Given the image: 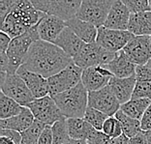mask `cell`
Returning <instances> with one entry per match:
<instances>
[{
  "label": "cell",
  "mask_w": 151,
  "mask_h": 144,
  "mask_svg": "<svg viewBox=\"0 0 151 144\" xmlns=\"http://www.w3.org/2000/svg\"><path fill=\"white\" fill-rule=\"evenodd\" d=\"M34 121H35V117L31 110L28 107H23L22 112L17 116L9 119L0 120V127L1 129L13 130L22 133L26 131L33 124Z\"/></svg>",
  "instance_id": "obj_21"
},
{
  "label": "cell",
  "mask_w": 151,
  "mask_h": 144,
  "mask_svg": "<svg viewBox=\"0 0 151 144\" xmlns=\"http://www.w3.org/2000/svg\"><path fill=\"white\" fill-rule=\"evenodd\" d=\"M130 16L131 13L124 3L120 0H115L106 19L104 27L112 30H128Z\"/></svg>",
  "instance_id": "obj_16"
},
{
  "label": "cell",
  "mask_w": 151,
  "mask_h": 144,
  "mask_svg": "<svg viewBox=\"0 0 151 144\" xmlns=\"http://www.w3.org/2000/svg\"><path fill=\"white\" fill-rule=\"evenodd\" d=\"M53 144H63L71 139L67 128V118H63L51 126Z\"/></svg>",
  "instance_id": "obj_30"
},
{
  "label": "cell",
  "mask_w": 151,
  "mask_h": 144,
  "mask_svg": "<svg viewBox=\"0 0 151 144\" xmlns=\"http://www.w3.org/2000/svg\"><path fill=\"white\" fill-rule=\"evenodd\" d=\"M114 116L120 122L123 129V135H125L127 138H131L138 135L139 132H142L139 120L130 117V116L126 115L125 113H123L121 110L116 112Z\"/></svg>",
  "instance_id": "obj_27"
},
{
  "label": "cell",
  "mask_w": 151,
  "mask_h": 144,
  "mask_svg": "<svg viewBox=\"0 0 151 144\" xmlns=\"http://www.w3.org/2000/svg\"><path fill=\"white\" fill-rule=\"evenodd\" d=\"M46 14L38 11L31 1L18 0L15 8L0 24V30L14 39L38 25Z\"/></svg>",
  "instance_id": "obj_2"
},
{
  "label": "cell",
  "mask_w": 151,
  "mask_h": 144,
  "mask_svg": "<svg viewBox=\"0 0 151 144\" xmlns=\"http://www.w3.org/2000/svg\"><path fill=\"white\" fill-rule=\"evenodd\" d=\"M150 40H151V35H150Z\"/></svg>",
  "instance_id": "obj_49"
},
{
  "label": "cell",
  "mask_w": 151,
  "mask_h": 144,
  "mask_svg": "<svg viewBox=\"0 0 151 144\" xmlns=\"http://www.w3.org/2000/svg\"><path fill=\"white\" fill-rule=\"evenodd\" d=\"M136 83L137 80L135 77L128 78H118L113 77L109 81V86L111 87L119 104L122 105L132 100Z\"/></svg>",
  "instance_id": "obj_19"
},
{
  "label": "cell",
  "mask_w": 151,
  "mask_h": 144,
  "mask_svg": "<svg viewBox=\"0 0 151 144\" xmlns=\"http://www.w3.org/2000/svg\"><path fill=\"white\" fill-rule=\"evenodd\" d=\"M88 107L105 113L109 117L114 116L120 110L121 105L119 104L111 87L108 86L101 90L89 92L88 93Z\"/></svg>",
  "instance_id": "obj_12"
},
{
  "label": "cell",
  "mask_w": 151,
  "mask_h": 144,
  "mask_svg": "<svg viewBox=\"0 0 151 144\" xmlns=\"http://www.w3.org/2000/svg\"><path fill=\"white\" fill-rule=\"evenodd\" d=\"M9 66V58L6 53H0V70L1 72L7 73V69Z\"/></svg>",
  "instance_id": "obj_42"
},
{
  "label": "cell",
  "mask_w": 151,
  "mask_h": 144,
  "mask_svg": "<svg viewBox=\"0 0 151 144\" xmlns=\"http://www.w3.org/2000/svg\"><path fill=\"white\" fill-rule=\"evenodd\" d=\"M46 124L35 120L28 129L22 133V143L20 144H38L39 138L46 128Z\"/></svg>",
  "instance_id": "obj_28"
},
{
  "label": "cell",
  "mask_w": 151,
  "mask_h": 144,
  "mask_svg": "<svg viewBox=\"0 0 151 144\" xmlns=\"http://www.w3.org/2000/svg\"><path fill=\"white\" fill-rule=\"evenodd\" d=\"M111 138H109L103 132L94 130L87 139V142L88 144H111Z\"/></svg>",
  "instance_id": "obj_35"
},
{
  "label": "cell",
  "mask_w": 151,
  "mask_h": 144,
  "mask_svg": "<svg viewBox=\"0 0 151 144\" xmlns=\"http://www.w3.org/2000/svg\"><path fill=\"white\" fill-rule=\"evenodd\" d=\"M63 144H88L86 140H74V139H69L67 142Z\"/></svg>",
  "instance_id": "obj_45"
},
{
  "label": "cell",
  "mask_w": 151,
  "mask_h": 144,
  "mask_svg": "<svg viewBox=\"0 0 151 144\" xmlns=\"http://www.w3.org/2000/svg\"><path fill=\"white\" fill-rule=\"evenodd\" d=\"M151 105V101L146 99H132L120 107V110L134 119L139 120Z\"/></svg>",
  "instance_id": "obj_25"
},
{
  "label": "cell",
  "mask_w": 151,
  "mask_h": 144,
  "mask_svg": "<svg viewBox=\"0 0 151 144\" xmlns=\"http://www.w3.org/2000/svg\"><path fill=\"white\" fill-rule=\"evenodd\" d=\"M108 118H109V116L106 115L105 113L99 111L95 108L89 107H87L86 112H85L84 117H83L85 121L89 123L95 130L100 131V132H102L103 126H104L106 120Z\"/></svg>",
  "instance_id": "obj_29"
},
{
  "label": "cell",
  "mask_w": 151,
  "mask_h": 144,
  "mask_svg": "<svg viewBox=\"0 0 151 144\" xmlns=\"http://www.w3.org/2000/svg\"><path fill=\"white\" fill-rule=\"evenodd\" d=\"M66 26L73 31L81 40H82L85 44L96 43L98 35V28L91 23L83 21L77 16L66 21Z\"/></svg>",
  "instance_id": "obj_22"
},
{
  "label": "cell",
  "mask_w": 151,
  "mask_h": 144,
  "mask_svg": "<svg viewBox=\"0 0 151 144\" xmlns=\"http://www.w3.org/2000/svg\"><path fill=\"white\" fill-rule=\"evenodd\" d=\"M0 144H16L11 138L7 136H0Z\"/></svg>",
  "instance_id": "obj_44"
},
{
  "label": "cell",
  "mask_w": 151,
  "mask_h": 144,
  "mask_svg": "<svg viewBox=\"0 0 151 144\" xmlns=\"http://www.w3.org/2000/svg\"><path fill=\"white\" fill-rule=\"evenodd\" d=\"M38 144H53V135L51 131V126H46L39 138Z\"/></svg>",
  "instance_id": "obj_39"
},
{
  "label": "cell",
  "mask_w": 151,
  "mask_h": 144,
  "mask_svg": "<svg viewBox=\"0 0 151 144\" xmlns=\"http://www.w3.org/2000/svg\"><path fill=\"white\" fill-rule=\"evenodd\" d=\"M113 3L114 0H83L77 18L100 28L104 26Z\"/></svg>",
  "instance_id": "obj_6"
},
{
  "label": "cell",
  "mask_w": 151,
  "mask_h": 144,
  "mask_svg": "<svg viewBox=\"0 0 151 144\" xmlns=\"http://www.w3.org/2000/svg\"><path fill=\"white\" fill-rule=\"evenodd\" d=\"M129 144H148L145 132H139L137 135L129 138Z\"/></svg>",
  "instance_id": "obj_41"
},
{
  "label": "cell",
  "mask_w": 151,
  "mask_h": 144,
  "mask_svg": "<svg viewBox=\"0 0 151 144\" xmlns=\"http://www.w3.org/2000/svg\"><path fill=\"white\" fill-rule=\"evenodd\" d=\"M111 144H129V138H127L125 135H122L117 138L112 139Z\"/></svg>",
  "instance_id": "obj_43"
},
{
  "label": "cell",
  "mask_w": 151,
  "mask_h": 144,
  "mask_svg": "<svg viewBox=\"0 0 151 144\" xmlns=\"http://www.w3.org/2000/svg\"><path fill=\"white\" fill-rule=\"evenodd\" d=\"M17 75H19L25 82L35 99H41L50 95L49 82L47 78L42 75L27 71L24 68L20 67Z\"/></svg>",
  "instance_id": "obj_18"
},
{
  "label": "cell",
  "mask_w": 151,
  "mask_h": 144,
  "mask_svg": "<svg viewBox=\"0 0 151 144\" xmlns=\"http://www.w3.org/2000/svg\"><path fill=\"white\" fill-rule=\"evenodd\" d=\"M22 107H23L14 101L13 99L7 97L2 92L0 93V119L1 120L17 116L22 112Z\"/></svg>",
  "instance_id": "obj_26"
},
{
  "label": "cell",
  "mask_w": 151,
  "mask_h": 144,
  "mask_svg": "<svg viewBox=\"0 0 151 144\" xmlns=\"http://www.w3.org/2000/svg\"><path fill=\"white\" fill-rule=\"evenodd\" d=\"M135 77L137 81H145L151 82V69L147 65L137 66Z\"/></svg>",
  "instance_id": "obj_36"
},
{
  "label": "cell",
  "mask_w": 151,
  "mask_h": 144,
  "mask_svg": "<svg viewBox=\"0 0 151 144\" xmlns=\"http://www.w3.org/2000/svg\"><path fill=\"white\" fill-rule=\"evenodd\" d=\"M12 42V38L6 33L0 31V53H6L9 49L10 44Z\"/></svg>",
  "instance_id": "obj_40"
},
{
  "label": "cell",
  "mask_w": 151,
  "mask_h": 144,
  "mask_svg": "<svg viewBox=\"0 0 151 144\" xmlns=\"http://www.w3.org/2000/svg\"><path fill=\"white\" fill-rule=\"evenodd\" d=\"M128 31L134 36L151 35V11L131 14Z\"/></svg>",
  "instance_id": "obj_23"
},
{
  "label": "cell",
  "mask_w": 151,
  "mask_h": 144,
  "mask_svg": "<svg viewBox=\"0 0 151 144\" xmlns=\"http://www.w3.org/2000/svg\"><path fill=\"white\" fill-rule=\"evenodd\" d=\"M38 40H40V37L38 34L37 25L32 27L31 29H29L22 35L12 39L9 49L6 52L9 58V66L7 69V74L15 75L18 73L19 69L22 66L23 60H24L30 47Z\"/></svg>",
  "instance_id": "obj_4"
},
{
  "label": "cell",
  "mask_w": 151,
  "mask_h": 144,
  "mask_svg": "<svg viewBox=\"0 0 151 144\" xmlns=\"http://www.w3.org/2000/svg\"><path fill=\"white\" fill-rule=\"evenodd\" d=\"M38 11L53 16L63 21H69L77 16L81 4V0H31Z\"/></svg>",
  "instance_id": "obj_5"
},
{
  "label": "cell",
  "mask_w": 151,
  "mask_h": 144,
  "mask_svg": "<svg viewBox=\"0 0 151 144\" xmlns=\"http://www.w3.org/2000/svg\"><path fill=\"white\" fill-rule=\"evenodd\" d=\"M124 5L131 14H139L151 11L149 2L147 0H123Z\"/></svg>",
  "instance_id": "obj_32"
},
{
  "label": "cell",
  "mask_w": 151,
  "mask_h": 144,
  "mask_svg": "<svg viewBox=\"0 0 151 144\" xmlns=\"http://www.w3.org/2000/svg\"><path fill=\"white\" fill-rule=\"evenodd\" d=\"M66 28V23L53 16L46 15L38 23L37 30L40 40L54 44L61 32Z\"/></svg>",
  "instance_id": "obj_15"
},
{
  "label": "cell",
  "mask_w": 151,
  "mask_h": 144,
  "mask_svg": "<svg viewBox=\"0 0 151 144\" xmlns=\"http://www.w3.org/2000/svg\"><path fill=\"white\" fill-rule=\"evenodd\" d=\"M140 128L142 132H151V105L140 119Z\"/></svg>",
  "instance_id": "obj_37"
},
{
  "label": "cell",
  "mask_w": 151,
  "mask_h": 144,
  "mask_svg": "<svg viewBox=\"0 0 151 144\" xmlns=\"http://www.w3.org/2000/svg\"><path fill=\"white\" fill-rule=\"evenodd\" d=\"M145 133L147 142H148V144H151V132H145Z\"/></svg>",
  "instance_id": "obj_46"
},
{
  "label": "cell",
  "mask_w": 151,
  "mask_h": 144,
  "mask_svg": "<svg viewBox=\"0 0 151 144\" xmlns=\"http://www.w3.org/2000/svg\"><path fill=\"white\" fill-rule=\"evenodd\" d=\"M135 36L128 30H112L102 26L98 28L96 43L103 49L116 53L124 49V47Z\"/></svg>",
  "instance_id": "obj_11"
},
{
  "label": "cell",
  "mask_w": 151,
  "mask_h": 144,
  "mask_svg": "<svg viewBox=\"0 0 151 144\" xmlns=\"http://www.w3.org/2000/svg\"><path fill=\"white\" fill-rule=\"evenodd\" d=\"M72 62L73 59L56 44L38 40L30 47L22 67L50 78L64 70Z\"/></svg>",
  "instance_id": "obj_1"
},
{
  "label": "cell",
  "mask_w": 151,
  "mask_h": 144,
  "mask_svg": "<svg viewBox=\"0 0 151 144\" xmlns=\"http://www.w3.org/2000/svg\"><path fill=\"white\" fill-rule=\"evenodd\" d=\"M0 86H1V92L3 94L19 102L22 107H27L33 101L36 100L30 92L29 88L27 87L26 83L17 74H7L5 80L0 83Z\"/></svg>",
  "instance_id": "obj_10"
},
{
  "label": "cell",
  "mask_w": 151,
  "mask_h": 144,
  "mask_svg": "<svg viewBox=\"0 0 151 144\" xmlns=\"http://www.w3.org/2000/svg\"><path fill=\"white\" fill-rule=\"evenodd\" d=\"M148 2H149V6H150V9H151V0H148Z\"/></svg>",
  "instance_id": "obj_48"
},
{
  "label": "cell",
  "mask_w": 151,
  "mask_h": 144,
  "mask_svg": "<svg viewBox=\"0 0 151 144\" xmlns=\"http://www.w3.org/2000/svg\"><path fill=\"white\" fill-rule=\"evenodd\" d=\"M113 75V77L118 78H128L135 77L137 65L128 57L123 50L115 53L114 58L107 65H104Z\"/></svg>",
  "instance_id": "obj_17"
},
{
  "label": "cell",
  "mask_w": 151,
  "mask_h": 144,
  "mask_svg": "<svg viewBox=\"0 0 151 144\" xmlns=\"http://www.w3.org/2000/svg\"><path fill=\"white\" fill-rule=\"evenodd\" d=\"M114 56V52L103 49L97 43L85 44L81 50L73 58V62L82 70H85L91 67L107 65Z\"/></svg>",
  "instance_id": "obj_7"
},
{
  "label": "cell",
  "mask_w": 151,
  "mask_h": 144,
  "mask_svg": "<svg viewBox=\"0 0 151 144\" xmlns=\"http://www.w3.org/2000/svg\"><path fill=\"white\" fill-rule=\"evenodd\" d=\"M102 132L111 139L117 138L123 135L122 126L115 116H111L106 120L105 124L103 126Z\"/></svg>",
  "instance_id": "obj_31"
},
{
  "label": "cell",
  "mask_w": 151,
  "mask_h": 144,
  "mask_svg": "<svg viewBox=\"0 0 151 144\" xmlns=\"http://www.w3.org/2000/svg\"><path fill=\"white\" fill-rule=\"evenodd\" d=\"M54 44L60 47L65 53L68 54L73 59L84 47L85 43L76 35L69 27L66 26V28L61 32L59 37L57 38Z\"/></svg>",
  "instance_id": "obj_20"
},
{
  "label": "cell",
  "mask_w": 151,
  "mask_h": 144,
  "mask_svg": "<svg viewBox=\"0 0 151 144\" xmlns=\"http://www.w3.org/2000/svg\"><path fill=\"white\" fill-rule=\"evenodd\" d=\"M65 118H83L88 107V91L80 82L77 86L52 97Z\"/></svg>",
  "instance_id": "obj_3"
},
{
  "label": "cell",
  "mask_w": 151,
  "mask_h": 144,
  "mask_svg": "<svg viewBox=\"0 0 151 144\" xmlns=\"http://www.w3.org/2000/svg\"><path fill=\"white\" fill-rule=\"evenodd\" d=\"M146 65H147V66H148V67L150 68V69H151V59L149 60V62H148V63H147Z\"/></svg>",
  "instance_id": "obj_47"
},
{
  "label": "cell",
  "mask_w": 151,
  "mask_h": 144,
  "mask_svg": "<svg viewBox=\"0 0 151 144\" xmlns=\"http://www.w3.org/2000/svg\"><path fill=\"white\" fill-rule=\"evenodd\" d=\"M132 99H146L151 101V82L137 81Z\"/></svg>",
  "instance_id": "obj_33"
},
{
  "label": "cell",
  "mask_w": 151,
  "mask_h": 144,
  "mask_svg": "<svg viewBox=\"0 0 151 144\" xmlns=\"http://www.w3.org/2000/svg\"><path fill=\"white\" fill-rule=\"evenodd\" d=\"M67 128L71 139L86 141L95 130L83 118H68Z\"/></svg>",
  "instance_id": "obj_24"
},
{
  "label": "cell",
  "mask_w": 151,
  "mask_h": 144,
  "mask_svg": "<svg viewBox=\"0 0 151 144\" xmlns=\"http://www.w3.org/2000/svg\"><path fill=\"white\" fill-rule=\"evenodd\" d=\"M0 136H7L11 138L16 144L22 143V133L13 130H7V129H1L0 131Z\"/></svg>",
  "instance_id": "obj_38"
},
{
  "label": "cell",
  "mask_w": 151,
  "mask_h": 144,
  "mask_svg": "<svg viewBox=\"0 0 151 144\" xmlns=\"http://www.w3.org/2000/svg\"><path fill=\"white\" fill-rule=\"evenodd\" d=\"M113 75L104 66H96L83 70L81 82L89 93L107 87Z\"/></svg>",
  "instance_id": "obj_14"
},
{
  "label": "cell",
  "mask_w": 151,
  "mask_h": 144,
  "mask_svg": "<svg viewBox=\"0 0 151 144\" xmlns=\"http://www.w3.org/2000/svg\"><path fill=\"white\" fill-rule=\"evenodd\" d=\"M17 2L18 0H0V24L15 8Z\"/></svg>",
  "instance_id": "obj_34"
},
{
  "label": "cell",
  "mask_w": 151,
  "mask_h": 144,
  "mask_svg": "<svg viewBox=\"0 0 151 144\" xmlns=\"http://www.w3.org/2000/svg\"><path fill=\"white\" fill-rule=\"evenodd\" d=\"M123 51L137 66L146 65L151 59L150 36H135Z\"/></svg>",
  "instance_id": "obj_13"
},
{
  "label": "cell",
  "mask_w": 151,
  "mask_h": 144,
  "mask_svg": "<svg viewBox=\"0 0 151 144\" xmlns=\"http://www.w3.org/2000/svg\"><path fill=\"white\" fill-rule=\"evenodd\" d=\"M82 72L83 70L81 68L72 62L64 70L47 78L50 97L52 98L55 95L63 93L77 86L80 82H81Z\"/></svg>",
  "instance_id": "obj_8"
},
{
  "label": "cell",
  "mask_w": 151,
  "mask_h": 144,
  "mask_svg": "<svg viewBox=\"0 0 151 144\" xmlns=\"http://www.w3.org/2000/svg\"><path fill=\"white\" fill-rule=\"evenodd\" d=\"M26 107L31 110L35 120L44 123L47 126H52L57 121L65 118L56 102L50 95L41 99H36Z\"/></svg>",
  "instance_id": "obj_9"
}]
</instances>
